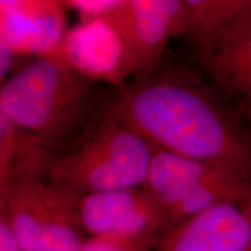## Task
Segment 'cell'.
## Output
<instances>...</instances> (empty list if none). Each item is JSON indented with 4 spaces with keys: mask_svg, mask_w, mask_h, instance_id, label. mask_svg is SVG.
<instances>
[{
    "mask_svg": "<svg viewBox=\"0 0 251 251\" xmlns=\"http://www.w3.org/2000/svg\"><path fill=\"white\" fill-rule=\"evenodd\" d=\"M107 109L153 148L221 166L251 183V130L191 75L152 74L121 92Z\"/></svg>",
    "mask_w": 251,
    "mask_h": 251,
    "instance_id": "6da1fadb",
    "label": "cell"
},
{
    "mask_svg": "<svg viewBox=\"0 0 251 251\" xmlns=\"http://www.w3.org/2000/svg\"><path fill=\"white\" fill-rule=\"evenodd\" d=\"M96 85L56 51L37 56L1 83L0 117L58 150L94 121Z\"/></svg>",
    "mask_w": 251,
    "mask_h": 251,
    "instance_id": "7a4b0ae2",
    "label": "cell"
},
{
    "mask_svg": "<svg viewBox=\"0 0 251 251\" xmlns=\"http://www.w3.org/2000/svg\"><path fill=\"white\" fill-rule=\"evenodd\" d=\"M155 148L106 108L56 152L47 180L79 196L142 187Z\"/></svg>",
    "mask_w": 251,
    "mask_h": 251,
    "instance_id": "3957f363",
    "label": "cell"
},
{
    "mask_svg": "<svg viewBox=\"0 0 251 251\" xmlns=\"http://www.w3.org/2000/svg\"><path fill=\"white\" fill-rule=\"evenodd\" d=\"M79 194L47 179L0 183V219L23 251H78L89 238Z\"/></svg>",
    "mask_w": 251,
    "mask_h": 251,
    "instance_id": "277c9868",
    "label": "cell"
},
{
    "mask_svg": "<svg viewBox=\"0 0 251 251\" xmlns=\"http://www.w3.org/2000/svg\"><path fill=\"white\" fill-rule=\"evenodd\" d=\"M144 187L174 224L218 203L251 196V183L221 166L156 149Z\"/></svg>",
    "mask_w": 251,
    "mask_h": 251,
    "instance_id": "5b68a950",
    "label": "cell"
},
{
    "mask_svg": "<svg viewBox=\"0 0 251 251\" xmlns=\"http://www.w3.org/2000/svg\"><path fill=\"white\" fill-rule=\"evenodd\" d=\"M78 211L89 237L157 244L175 226L144 186L84 194Z\"/></svg>",
    "mask_w": 251,
    "mask_h": 251,
    "instance_id": "8992f818",
    "label": "cell"
},
{
    "mask_svg": "<svg viewBox=\"0 0 251 251\" xmlns=\"http://www.w3.org/2000/svg\"><path fill=\"white\" fill-rule=\"evenodd\" d=\"M118 33L131 76H151L175 35L183 34L181 0H121L101 15Z\"/></svg>",
    "mask_w": 251,
    "mask_h": 251,
    "instance_id": "52a82bcc",
    "label": "cell"
},
{
    "mask_svg": "<svg viewBox=\"0 0 251 251\" xmlns=\"http://www.w3.org/2000/svg\"><path fill=\"white\" fill-rule=\"evenodd\" d=\"M156 251H251V196L178 222L163 235Z\"/></svg>",
    "mask_w": 251,
    "mask_h": 251,
    "instance_id": "ba28073f",
    "label": "cell"
},
{
    "mask_svg": "<svg viewBox=\"0 0 251 251\" xmlns=\"http://www.w3.org/2000/svg\"><path fill=\"white\" fill-rule=\"evenodd\" d=\"M56 52L81 76L97 83H119L130 76L121 39L102 17L90 19L69 31Z\"/></svg>",
    "mask_w": 251,
    "mask_h": 251,
    "instance_id": "9c48e42d",
    "label": "cell"
},
{
    "mask_svg": "<svg viewBox=\"0 0 251 251\" xmlns=\"http://www.w3.org/2000/svg\"><path fill=\"white\" fill-rule=\"evenodd\" d=\"M0 43L14 54H51L63 40L58 0H0Z\"/></svg>",
    "mask_w": 251,
    "mask_h": 251,
    "instance_id": "30bf717a",
    "label": "cell"
},
{
    "mask_svg": "<svg viewBox=\"0 0 251 251\" xmlns=\"http://www.w3.org/2000/svg\"><path fill=\"white\" fill-rule=\"evenodd\" d=\"M197 50L200 67L212 83L243 108L251 106V14Z\"/></svg>",
    "mask_w": 251,
    "mask_h": 251,
    "instance_id": "8fae6325",
    "label": "cell"
},
{
    "mask_svg": "<svg viewBox=\"0 0 251 251\" xmlns=\"http://www.w3.org/2000/svg\"><path fill=\"white\" fill-rule=\"evenodd\" d=\"M54 147L0 117V183L47 179Z\"/></svg>",
    "mask_w": 251,
    "mask_h": 251,
    "instance_id": "7c38bea8",
    "label": "cell"
},
{
    "mask_svg": "<svg viewBox=\"0 0 251 251\" xmlns=\"http://www.w3.org/2000/svg\"><path fill=\"white\" fill-rule=\"evenodd\" d=\"M183 35L202 48L236 21L251 14V0H181Z\"/></svg>",
    "mask_w": 251,
    "mask_h": 251,
    "instance_id": "4fadbf2b",
    "label": "cell"
},
{
    "mask_svg": "<svg viewBox=\"0 0 251 251\" xmlns=\"http://www.w3.org/2000/svg\"><path fill=\"white\" fill-rule=\"evenodd\" d=\"M157 244L124 242L109 238L89 237L78 251H156Z\"/></svg>",
    "mask_w": 251,
    "mask_h": 251,
    "instance_id": "5bb4252c",
    "label": "cell"
},
{
    "mask_svg": "<svg viewBox=\"0 0 251 251\" xmlns=\"http://www.w3.org/2000/svg\"><path fill=\"white\" fill-rule=\"evenodd\" d=\"M120 2L121 0H63V4L77 8L81 13L89 15L90 19L101 17Z\"/></svg>",
    "mask_w": 251,
    "mask_h": 251,
    "instance_id": "9a60e30c",
    "label": "cell"
},
{
    "mask_svg": "<svg viewBox=\"0 0 251 251\" xmlns=\"http://www.w3.org/2000/svg\"><path fill=\"white\" fill-rule=\"evenodd\" d=\"M0 251H23L4 220L0 219Z\"/></svg>",
    "mask_w": 251,
    "mask_h": 251,
    "instance_id": "2e32d148",
    "label": "cell"
},
{
    "mask_svg": "<svg viewBox=\"0 0 251 251\" xmlns=\"http://www.w3.org/2000/svg\"><path fill=\"white\" fill-rule=\"evenodd\" d=\"M0 56H1V65H0V79L5 81L7 78L11 76V69L13 67L14 57L17 54H14L7 46L0 43Z\"/></svg>",
    "mask_w": 251,
    "mask_h": 251,
    "instance_id": "e0dca14e",
    "label": "cell"
},
{
    "mask_svg": "<svg viewBox=\"0 0 251 251\" xmlns=\"http://www.w3.org/2000/svg\"><path fill=\"white\" fill-rule=\"evenodd\" d=\"M244 112H246V117L248 119V121H249V124L251 125V106H249V107H244Z\"/></svg>",
    "mask_w": 251,
    "mask_h": 251,
    "instance_id": "ac0fdd59",
    "label": "cell"
},
{
    "mask_svg": "<svg viewBox=\"0 0 251 251\" xmlns=\"http://www.w3.org/2000/svg\"><path fill=\"white\" fill-rule=\"evenodd\" d=\"M58 1H59V2H61V4H63V0H58Z\"/></svg>",
    "mask_w": 251,
    "mask_h": 251,
    "instance_id": "d6986e66",
    "label": "cell"
}]
</instances>
